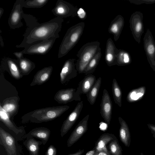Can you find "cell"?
I'll list each match as a JSON object with an SVG mask.
<instances>
[{
	"label": "cell",
	"mask_w": 155,
	"mask_h": 155,
	"mask_svg": "<svg viewBox=\"0 0 155 155\" xmlns=\"http://www.w3.org/2000/svg\"><path fill=\"white\" fill-rule=\"evenodd\" d=\"M77 15L78 17L82 20H84L87 17L86 12L84 9L81 8L78 9Z\"/></svg>",
	"instance_id": "cell-37"
},
{
	"label": "cell",
	"mask_w": 155,
	"mask_h": 155,
	"mask_svg": "<svg viewBox=\"0 0 155 155\" xmlns=\"http://www.w3.org/2000/svg\"><path fill=\"white\" fill-rule=\"evenodd\" d=\"M95 152L96 151L94 148V149L87 152L85 155H94Z\"/></svg>",
	"instance_id": "cell-42"
},
{
	"label": "cell",
	"mask_w": 155,
	"mask_h": 155,
	"mask_svg": "<svg viewBox=\"0 0 155 155\" xmlns=\"http://www.w3.org/2000/svg\"><path fill=\"white\" fill-rule=\"evenodd\" d=\"M94 155H111L110 153H107L104 151L95 152Z\"/></svg>",
	"instance_id": "cell-41"
},
{
	"label": "cell",
	"mask_w": 155,
	"mask_h": 155,
	"mask_svg": "<svg viewBox=\"0 0 155 155\" xmlns=\"http://www.w3.org/2000/svg\"><path fill=\"white\" fill-rule=\"evenodd\" d=\"M19 100L18 96H12L4 99L0 104V106L12 120L18 112Z\"/></svg>",
	"instance_id": "cell-16"
},
{
	"label": "cell",
	"mask_w": 155,
	"mask_h": 155,
	"mask_svg": "<svg viewBox=\"0 0 155 155\" xmlns=\"http://www.w3.org/2000/svg\"><path fill=\"white\" fill-rule=\"evenodd\" d=\"M143 15L141 12L136 11L131 15L129 20L130 27L135 40L139 44L144 32Z\"/></svg>",
	"instance_id": "cell-6"
},
{
	"label": "cell",
	"mask_w": 155,
	"mask_h": 155,
	"mask_svg": "<svg viewBox=\"0 0 155 155\" xmlns=\"http://www.w3.org/2000/svg\"><path fill=\"white\" fill-rule=\"evenodd\" d=\"M21 0H16L15 2L8 19V23L13 29L19 28L23 26L21 20L24 14Z\"/></svg>",
	"instance_id": "cell-8"
},
{
	"label": "cell",
	"mask_w": 155,
	"mask_h": 155,
	"mask_svg": "<svg viewBox=\"0 0 155 155\" xmlns=\"http://www.w3.org/2000/svg\"><path fill=\"white\" fill-rule=\"evenodd\" d=\"M0 120L10 130L16 134L21 133L24 130L23 126L18 127L12 121L8 114L0 106Z\"/></svg>",
	"instance_id": "cell-25"
},
{
	"label": "cell",
	"mask_w": 155,
	"mask_h": 155,
	"mask_svg": "<svg viewBox=\"0 0 155 155\" xmlns=\"http://www.w3.org/2000/svg\"></svg>",
	"instance_id": "cell-45"
},
{
	"label": "cell",
	"mask_w": 155,
	"mask_h": 155,
	"mask_svg": "<svg viewBox=\"0 0 155 155\" xmlns=\"http://www.w3.org/2000/svg\"><path fill=\"white\" fill-rule=\"evenodd\" d=\"M1 66L4 69L7 70L12 76L15 79H19L23 76L14 59L5 57L2 60Z\"/></svg>",
	"instance_id": "cell-17"
},
{
	"label": "cell",
	"mask_w": 155,
	"mask_h": 155,
	"mask_svg": "<svg viewBox=\"0 0 155 155\" xmlns=\"http://www.w3.org/2000/svg\"><path fill=\"white\" fill-rule=\"evenodd\" d=\"M124 24V19L120 15L117 16L111 21L108 28V31L114 35L115 41H117L119 38Z\"/></svg>",
	"instance_id": "cell-19"
},
{
	"label": "cell",
	"mask_w": 155,
	"mask_h": 155,
	"mask_svg": "<svg viewBox=\"0 0 155 155\" xmlns=\"http://www.w3.org/2000/svg\"><path fill=\"white\" fill-rule=\"evenodd\" d=\"M143 47L148 62L155 70V42L149 28L147 30L143 39Z\"/></svg>",
	"instance_id": "cell-9"
},
{
	"label": "cell",
	"mask_w": 155,
	"mask_h": 155,
	"mask_svg": "<svg viewBox=\"0 0 155 155\" xmlns=\"http://www.w3.org/2000/svg\"><path fill=\"white\" fill-rule=\"evenodd\" d=\"M89 115L85 116L78 124L69 137L67 146L70 147L77 142L86 132L88 129V122Z\"/></svg>",
	"instance_id": "cell-13"
},
{
	"label": "cell",
	"mask_w": 155,
	"mask_h": 155,
	"mask_svg": "<svg viewBox=\"0 0 155 155\" xmlns=\"http://www.w3.org/2000/svg\"><path fill=\"white\" fill-rule=\"evenodd\" d=\"M101 48H100L96 54L87 65L83 73L87 75L94 71L101 59Z\"/></svg>",
	"instance_id": "cell-30"
},
{
	"label": "cell",
	"mask_w": 155,
	"mask_h": 155,
	"mask_svg": "<svg viewBox=\"0 0 155 155\" xmlns=\"http://www.w3.org/2000/svg\"><path fill=\"white\" fill-rule=\"evenodd\" d=\"M0 144L4 147L7 155H17L15 139L1 127H0Z\"/></svg>",
	"instance_id": "cell-15"
},
{
	"label": "cell",
	"mask_w": 155,
	"mask_h": 155,
	"mask_svg": "<svg viewBox=\"0 0 155 155\" xmlns=\"http://www.w3.org/2000/svg\"><path fill=\"white\" fill-rule=\"evenodd\" d=\"M57 149L54 146L51 145L48 147L45 155H56Z\"/></svg>",
	"instance_id": "cell-36"
},
{
	"label": "cell",
	"mask_w": 155,
	"mask_h": 155,
	"mask_svg": "<svg viewBox=\"0 0 155 155\" xmlns=\"http://www.w3.org/2000/svg\"><path fill=\"white\" fill-rule=\"evenodd\" d=\"M118 120L120 125L119 137L122 143L126 147H129L131 142V135L129 129L126 122L120 117Z\"/></svg>",
	"instance_id": "cell-23"
},
{
	"label": "cell",
	"mask_w": 155,
	"mask_h": 155,
	"mask_svg": "<svg viewBox=\"0 0 155 155\" xmlns=\"http://www.w3.org/2000/svg\"><path fill=\"white\" fill-rule=\"evenodd\" d=\"M83 106V101L78 103L76 106L64 121L61 130V136L63 137L72 127L78 119Z\"/></svg>",
	"instance_id": "cell-12"
},
{
	"label": "cell",
	"mask_w": 155,
	"mask_h": 155,
	"mask_svg": "<svg viewBox=\"0 0 155 155\" xmlns=\"http://www.w3.org/2000/svg\"><path fill=\"white\" fill-rule=\"evenodd\" d=\"M51 134V131L47 128L39 127L34 128L25 135L26 138L35 137L39 139L45 145L48 141Z\"/></svg>",
	"instance_id": "cell-21"
},
{
	"label": "cell",
	"mask_w": 155,
	"mask_h": 155,
	"mask_svg": "<svg viewBox=\"0 0 155 155\" xmlns=\"http://www.w3.org/2000/svg\"><path fill=\"white\" fill-rule=\"evenodd\" d=\"M129 1L131 3L136 5H140L142 4H152L155 3V0H129Z\"/></svg>",
	"instance_id": "cell-35"
},
{
	"label": "cell",
	"mask_w": 155,
	"mask_h": 155,
	"mask_svg": "<svg viewBox=\"0 0 155 155\" xmlns=\"http://www.w3.org/2000/svg\"><path fill=\"white\" fill-rule=\"evenodd\" d=\"M98 41L88 42L84 45L78 51L76 67L79 74L83 73L87 65L96 54L100 47Z\"/></svg>",
	"instance_id": "cell-4"
},
{
	"label": "cell",
	"mask_w": 155,
	"mask_h": 155,
	"mask_svg": "<svg viewBox=\"0 0 155 155\" xmlns=\"http://www.w3.org/2000/svg\"><path fill=\"white\" fill-rule=\"evenodd\" d=\"M53 68L52 66L45 67L38 71L34 76L31 86L41 85L47 82L50 78Z\"/></svg>",
	"instance_id": "cell-20"
},
{
	"label": "cell",
	"mask_w": 155,
	"mask_h": 155,
	"mask_svg": "<svg viewBox=\"0 0 155 155\" xmlns=\"http://www.w3.org/2000/svg\"><path fill=\"white\" fill-rule=\"evenodd\" d=\"M116 137L114 134H112L106 133L102 134L96 142L94 148L96 152L104 151L110 153L107 148L106 145Z\"/></svg>",
	"instance_id": "cell-24"
},
{
	"label": "cell",
	"mask_w": 155,
	"mask_h": 155,
	"mask_svg": "<svg viewBox=\"0 0 155 155\" xmlns=\"http://www.w3.org/2000/svg\"><path fill=\"white\" fill-rule=\"evenodd\" d=\"M112 90L115 103L121 107L122 105V91L116 80L115 78L113 80Z\"/></svg>",
	"instance_id": "cell-31"
},
{
	"label": "cell",
	"mask_w": 155,
	"mask_h": 155,
	"mask_svg": "<svg viewBox=\"0 0 155 155\" xmlns=\"http://www.w3.org/2000/svg\"><path fill=\"white\" fill-rule=\"evenodd\" d=\"M101 104L100 114L105 122L109 125L111 118L113 105L110 97L107 90L103 91Z\"/></svg>",
	"instance_id": "cell-14"
},
{
	"label": "cell",
	"mask_w": 155,
	"mask_h": 155,
	"mask_svg": "<svg viewBox=\"0 0 155 155\" xmlns=\"http://www.w3.org/2000/svg\"><path fill=\"white\" fill-rule=\"evenodd\" d=\"M95 76L91 74L87 75L78 84L76 90L81 95L86 94L95 83Z\"/></svg>",
	"instance_id": "cell-22"
},
{
	"label": "cell",
	"mask_w": 155,
	"mask_h": 155,
	"mask_svg": "<svg viewBox=\"0 0 155 155\" xmlns=\"http://www.w3.org/2000/svg\"><path fill=\"white\" fill-rule=\"evenodd\" d=\"M13 54L16 57L17 59H20L24 58V52L23 50L20 51L15 52Z\"/></svg>",
	"instance_id": "cell-38"
},
{
	"label": "cell",
	"mask_w": 155,
	"mask_h": 155,
	"mask_svg": "<svg viewBox=\"0 0 155 155\" xmlns=\"http://www.w3.org/2000/svg\"><path fill=\"white\" fill-rule=\"evenodd\" d=\"M118 50L112 39L109 38L106 43L105 55V60L108 66L116 65V56Z\"/></svg>",
	"instance_id": "cell-18"
},
{
	"label": "cell",
	"mask_w": 155,
	"mask_h": 155,
	"mask_svg": "<svg viewBox=\"0 0 155 155\" xmlns=\"http://www.w3.org/2000/svg\"><path fill=\"white\" fill-rule=\"evenodd\" d=\"M42 144L41 141L37 140L33 137L27 138V139L23 142V144L29 152V155H39L40 146Z\"/></svg>",
	"instance_id": "cell-27"
},
{
	"label": "cell",
	"mask_w": 155,
	"mask_h": 155,
	"mask_svg": "<svg viewBox=\"0 0 155 155\" xmlns=\"http://www.w3.org/2000/svg\"><path fill=\"white\" fill-rule=\"evenodd\" d=\"M69 108L68 105H64L35 110L24 115L21 122L40 123L51 121L59 117Z\"/></svg>",
	"instance_id": "cell-2"
},
{
	"label": "cell",
	"mask_w": 155,
	"mask_h": 155,
	"mask_svg": "<svg viewBox=\"0 0 155 155\" xmlns=\"http://www.w3.org/2000/svg\"><path fill=\"white\" fill-rule=\"evenodd\" d=\"M78 8L68 2L63 0H58L51 10L56 17L61 18L74 17L77 15Z\"/></svg>",
	"instance_id": "cell-7"
},
{
	"label": "cell",
	"mask_w": 155,
	"mask_h": 155,
	"mask_svg": "<svg viewBox=\"0 0 155 155\" xmlns=\"http://www.w3.org/2000/svg\"><path fill=\"white\" fill-rule=\"evenodd\" d=\"M101 83V78H99L95 83L86 94L88 101L91 105H93L95 103L98 96Z\"/></svg>",
	"instance_id": "cell-28"
},
{
	"label": "cell",
	"mask_w": 155,
	"mask_h": 155,
	"mask_svg": "<svg viewBox=\"0 0 155 155\" xmlns=\"http://www.w3.org/2000/svg\"><path fill=\"white\" fill-rule=\"evenodd\" d=\"M4 10L2 7H0V18H1L4 13Z\"/></svg>",
	"instance_id": "cell-43"
},
{
	"label": "cell",
	"mask_w": 155,
	"mask_h": 155,
	"mask_svg": "<svg viewBox=\"0 0 155 155\" xmlns=\"http://www.w3.org/2000/svg\"><path fill=\"white\" fill-rule=\"evenodd\" d=\"M49 0H21L22 6L28 8H41L45 5Z\"/></svg>",
	"instance_id": "cell-32"
},
{
	"label": "cell",
	"mask_w": 155,
	"mask_h": 155,
	"mask_svg": "<svg viewBox=\"0 0 155 155\" xmlns=\"http://www.w3.org/2000/svg\"><path fill=\"white\" fill-rule=\"evenodd\" d=\"M147 126L153 134V137L155 138V125L148 124H147Z\"/></svg>",
	"instance_id": "cell-39"
},
{
	"label": "cell",
	"mask_w": 155,
	"mask_h": 155,
	"mask_svg": "<svg viewBox=\"0 0 155 155\" xmlns=\"http://www.w3.org/2000/svg\"><path fill=\"white\" fill-rule=\"evenodd\" d=\"M75 59L70 58L65 61L60 74V81L64 84L77 75L78 71L76 67Z\"/></svg>",
	"instance_id": "cell-11"
},
{
	"label": "cell",
	"mask_w": 155,
	"mask_h": 155,
	"mask_svg": "<svg viewBox=\"0 0 155 155\" xmlns=\"http://www.w3.org/2000/svg\"><path fill=\"white\" fill-rule=\"evenodd\" d=\"M84 26V23L81 22L68 29L60 45L58 58L65 56L76 45L83 33Z\"/></svg>",
	"instance_id": "cell-3"
},
{
	"label": "cell",
	"mask_w": 155,
	"mask_h": 155,
	"mask_svg": "<svg viewBox=\"0 0 155 155\" xmlns=\"http://www.w3.org/2000/svg\"><path fill=\"white\" fill-rule=\"evenodd\" d=\"M57 38H54L36 42L26 46L23 49L24 54H45L51 49Z\"/></svg>",
	"instance_id": "cell-5"
},
{
	"label": "cell",
	"mask_w": 155,
	"mask_h": 155,
	"mask_svg": "<svg viewBox=\"0 0 155 155\" xmlns=\"http://www.w3.org/2000/svg\"><path fill=\"white\" fill-rule=\"evenodd\" d=\"M131 58L129 53L124 50L119 49L116 56V65L124 66L130 64Z\"/></svg>",
	"instance_id": "cell-29"
},
{
	"label": "cell",
	"mask_w": 155,
	"mask_h": 155,
	"mask_svg": "<svg viewBox=\"0 0 155 155\" xmlns=\"http://www.w3.org/2000/svg\"><path fill=\"white\" fill-rule=\"evenodd\" d=\"M108 147L111 155H122V148L116 137L109 142Z\"/></svg>",
	"instance_id": "cell-33"
},
{
	"label": "cell",
	"mask_w": 155,
	"mask_h": 155,
	"mask_svg": "<svg viewBox=\"0 0 155 155\" xmlns=\"http://www.w3.org/2000/svg\"><path fill=\"white\" fill-rule=\"evenodd\" d=\"M23 18L27 28L23 35V40L19 45H16V48H24L36 42L59 37V33L64 21L63 18L56 17L40 23L33 16L24 13Z\"/></svg>",
	"instance_id": "cell-1"
},
{
	"label": "cell",
	"mask_w": 155,
	"mask_h": 155,
	"mask_svg": "<svg viewBox=\"0 0 155 155\" xmlns=\"http://www.w3.org/2000/svg\"><path fill=\"white\" fill-rule=\"evenodd\" d=\"M144 94L143 89H140L131 92L129 94V97L131 101H137Z\"/></svg>",
	"instance_id": "cell-34"
},
{
	"label": "cell",
	"mask_w": 155,
	"mask_h": 155,
	"mask_svg": "<svg viewBox=\"0 0 155 155\" xmlns=\"http://www.w3.org/2000/svg\"><path fill=\"white\" fill-rule=\"evenodd\" d=\"M15 60L23 76L29 74L35 67V63L27 58H24Z\"/></svg>",
	"instance_id": "cell-26"
},
{
	"label": "cell",
	"mask_w": 155,
	"mask_h": 155,
	"mask_svg": "<svg viewBox=\"0 0 155 155\" xmlns=\"http://www.w3.org/2000/svg\"><path fill=\"white\" fill-rule=\"evenodd\" d=\"M84 149L82 150L79 149L78 151L75 153L70 154L67 155H82L84 152Z\"/></svg>",
	"instance_id": "cell-40"
},
{
	"label": "cell",
	"mask_w": 155,
	"mask_h": 155,
	"mask_svg": "<svg viewBox=\"0 0 155 155\" xmlns=\"http://www.w3.org/2000/svg\"><path fill=\"white\" fill-rule=\"evenodd\" d=\"M80 95L76 89L68 88L58 91L56 93L54 99L58 103L66 104L74 101H81Z\"/></svg>",
	"instance_id": "cell-10"
},
{
	"label": "cell",
	"mask_w": 155,
	"mask_h": 155,
	"mask_svg": "<svg viewBox=\"0 0 155 155\" xmlns=\"http://www.w3.org/2000/svg\"><path fill=\"white\" fill-rule=\"evenodd\" d=\"M140 155H143V153H140Z\"/></svg>",
	"instance_id": "cell-44"
}]
</instances>
